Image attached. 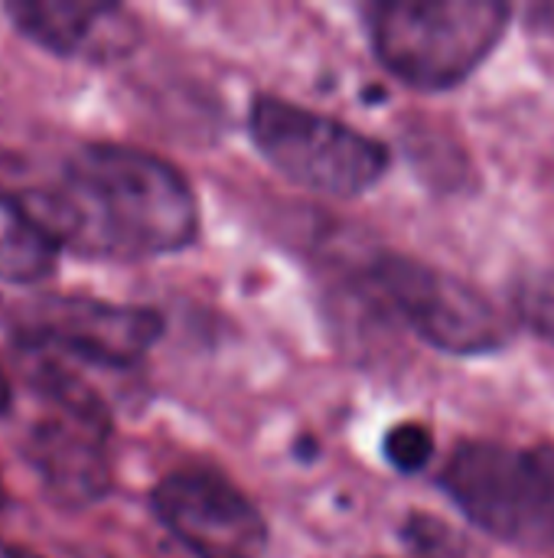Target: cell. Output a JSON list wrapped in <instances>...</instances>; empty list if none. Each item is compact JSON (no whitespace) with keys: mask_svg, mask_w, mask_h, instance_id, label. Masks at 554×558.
<instances>
[{"mask_svg":"<svg viewBox=\"0 0 554 558\" xmlns=\"http://www.w3.org/2000/svg\"><path fill=\"white\" fill-rule=\"evenodd\" d=\"M532 23H535V29H552L554 33V3L552 7H532Z\"/></svg>","mask_w":554,"mask_h":558,"instance_id":"cell-13","label":"cell"},{"mask_svg":"<svg viewBox=\"0 0 554 558\" xmlns=\"http://www.w3.org/2000/svg\"><path fill=\"white\" fill-rule=\"evenodd\" d=\"M3 504H7V497H3V487H0V510H3Z\"/></svg>","mask_w":554,"mask_h":558,"instance_id":"cell-17","label":"cell"},{"mask_svg":"<svg viewBox=\"0 0 554 558\" xmlns=\"http://www.w3.org/2000/svg\"><path fill=\"white\" fill-rule=\"evenodd\" d=\"M0 558H42V556H36V553H29V549H23V546H13V543L0 539Z\"/></svg>","mask_w":554,"mask_h":558,"instance_id":"cell-14","label":"cell"},{"mask_svg":"<svg viewBox=\"0 0 554 558\" xmlns=\"http://www.w3.org/2000/svg\"><path fill=\"white\" fill-rule=\"evenodd\" d=\"M434 454V438L424 425L418 422H405V425H395L389 435H385V458L392 468H398L402 474H415V471H424L428 461Z\"/></svg>","mask_w":554,"mask_h":558,"instance_id":"cell-11","label":"cell"},{"mask_svg":"<svg viewBox=\"0 0 554 558\" xmlns=\"http://www.w3.org/2000/svg\"><path fill=\"white\" fill-rule=\"evenodd\" d=\"M535 451H539V461H542V468H545V474H549V481H552L554 487V448L545 445V448H535Z\"/></svg>","mask_w":554,"mask_h":558,"instance_id":"cell-16","label":"cell"},{"mask_svg":"<svg viewBox=\"0 0 554 558\" xmlns=\"http://www.w3.org/2000/svg\"><path fill=\"white\" fill-rule=\"evenodd\" d=\"M153 513L196 558H264L258 507L212 471H176L153 487Z\"/></svg>","mask_w":554,"mask_h":558,"instance_id":"cell-8","label":"cell"},{"mask_svg":"<svg viewBox=\"0 0 554 558\" xmlns=\"http://www.w3.org/2000/svg\"><path fill=\"white\" fill-rule=\"evenodd\" d=\"M519 317L554 343V275L539 271L516 288Z\"/></svg>","mask_w":554,"mask_h":558,"instance_id":"cell-12","label":"cell"},{"mask_svg":"<svg viewBox=\"0 0 554 558\" xmlns=\"http://www.w3.org/2000/svg\"><path fill=\"white\" fill-rule=\"evenodd\" d=\"M10 405H13V389H10L7 376L0 373V415H7V412H10Z\"/></svg>","mask_w":554,"mask_h":558,"instance_id":"cell-15","label":"cell"},{"mask_svg":"<svg viewBox=\"0 0 554 558\" xmlns=\"http://www.w3.org/2000/svg\"><path fill=\"white\" fill-rule=\"evenodd\" d=\"M16 340L39 353H62L95 366L127 369L163 333V317L147 307L95 298L42 294L13 314Z\"/></svg>","mask_w":554,"mask_h":558,"instance_id":"cell-7","label":"cell"},{"mask_svg":"<svg viewBox=\"0 0 554 558\" xmlns=\"http://www.w3.org/2000/svg\"><path fill=\"white\" fill-rule=\"evenodd\" d=\"M13 26L52 56H85L88 49H124L131 23L114 3H65V0H20L7 3Z\"/></svg>","mask_w":554,"mask_h":558,"instance_id":"cell-9","label":"cell"},{"mask_svg":"<svg viewBox=\"0 0 554 558\" xmlns=\"http://www.w3.org/2000/svg\"><path fill=\"white\" fill-rule=\"evenodd\" d=\"M441 487L493 539L519 549L554 546V487L539 451L467 441L441 471Z\"/></svg>","mask_w":554,"mask_h":558,"instance_id":"cell-4","label":"cell"},{"mask_svg":"<svg viewBox=\"0 0 554 558\" xmlns=\"http://www.w3.org/2000/svg\"><path fill=\"white\" fill-rule=\"evenodd\" d=\"M376 294L431 347L483 356L509 343L506 317L467 281L415 258L382 255L369 268Z\"/></svg>","mask_w":554,"mask_h":558,"instance_id":"cell-6","label":"cell"},{"mask_svg":"<svg viewBox=\"0 0 554 558\" xmlns=\"http://www.w3.org/2000/svg\"><path fill=\"white\" fill-rule=\"evenodd\" d=\"M36 383L52 402V412L33 425L26 438V458L52 500L65 507H88L111 487V415L95 392H88L52 360L42 363Z\"/></svg>","mask_w":554,"mask_h":558,"instance_id":"cell-5","label":"cell"},{"mask_svg":"<svg viewBox=\"0 0 554 558\" xmlns=\"http://www.w3.org/2000/svg\"><path fill=\"white\" fill-rule=\"evenodd\" d=\"M248 131L255 147L278 173L323 196H359L389 170V150L376 137L340 118L274 95L255 98L248 111Z\"/></svg>","mask_w":554,"mask_h":558,"instance_id":"cell-3","label":"cell"},{"mask_svg":"<svg viewBox=\"0 0 554 558\" xmlns=\"http://www.w3.org/2000/svg\"><path fill=\"white\" fill-rule=\"evenodd\" d=\"M20 203L59 248L91 258L170 255L199 232V203L186 177L124 144H85L56 186Z\"/></svg>","mask_w":554,"mask_h":558,"instance_id":"cell-1","label":"cell"},{"mask_svg":"<svg viewBox=\"0 0 554 558\" xmlns=\"http://www.w3.org/2000/svg\"><path fill=\"white\" fill-rule=\"evenodd\" d=\"M59 245L39 229L20 199L0 193V281L36 284L56 271Z\"/></svg>","mask_w":554,"mask_h":558,"instance_id":"cell-10","label":"cell"},{"mask_svg":"<svg viewBox=\"0 0 554 558\" xmlns=\"http://www.w3.org/2000/svg\"><path fill=\"white\" fill-rule=\"evenodd\" d=\"M379 62L405 85L444 92L500 46L513 10L500 0H392L369 7Z\"/></svg>","mask_w":554,"mask_h":558,"instance_id":"cell-2","label":"cell"}]
</instances>
